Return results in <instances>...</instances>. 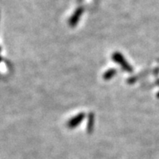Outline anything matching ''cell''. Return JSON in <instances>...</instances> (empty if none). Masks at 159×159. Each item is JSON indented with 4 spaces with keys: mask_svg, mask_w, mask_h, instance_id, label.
Returning <instances> with one entry per match:
<instances>
[{
    "mask_svg": "<svg viewBox=\"0 0 159 159\" xmlns=\"http://www.w3.org/2000/svg\"><path fill=\"white\" fill-rule=\"evenodd\" d=\"M112 59L115 61V63H119L120 67L123 68L127 72H132V67L129 63L127 62L124 56L119 52H115L112 55Z\"/></svg>",
    "mask_w": 159,
    "mask_h": 159,
    "instance_id": "cell-1",
    "label": "cell"
},
{
    "mask_svg": "<svg viewBox=\"0 0 159 159\" xmlns=\"http://www.w3.org/2000/svg\"><path fill=\"white\" fill-rule=\"evenodd\" d=\"M83 12H84V9H83V7H78L76 10L75 11V12L73 13V15L71 16V18L69 19V20H68V24H69V25L71 26V27H75V25H77L78 22H79L80 19V16H82V14H83Z\"/></svg>",
    "mask_w": 159,
    "mask_h": 159,
    "instance_id": "cell-2",
    "label": "cell"
},
{
    "mask_svg": "<svg viewBox=\"0 0 159 159\" xmlns=\"http://www.w3.org/2000/svg\"><path fill=\"white\" fill-rule=\"evenodd\" d=\"M85 118V114L84 113H80L74 116L72 119H71L69 121L67 122V127L69 128H74L77 127L80 124L83 119Z\"/></svg>",
    "mask_w": 159,
    "mask_h": 159,
    "instance_id": "cell-3",
    "label": "cell"
},
{
    "mask_svg": "<svg viewBox=\"0 0 159 159\" xmlns=\"http://www.w3.org/2000/svg\"><path fill=\"white\" fill-rule=\"evenodd\" d=\"M93 126H94V115L93 113H89L88 116V124H87V131L89 133L93 132Z\"/></svg>",
    "mask_w": 159,
    "mask_h": 159,
    "instance_id": "cell-4",
    "label": "cell"
},
{
    "mask_svg": "<svg viewBox=\"0 0 159 159\" xmlns=\"http://www.w3.org/2000/svg\"><path fill=\"white\" fill-rule=\"evenodd\" d=\"M116 73H117L116 70L114 69V68H111V69L107 70V71L103 74L102 78L105 80H110L112 79V78L116 75Z\"/></svg>",
    "mask_w": 159,
    "mask_h": 159,
    "instance_id": "cell-5",
    "label": "cell"
}]
</instances>
